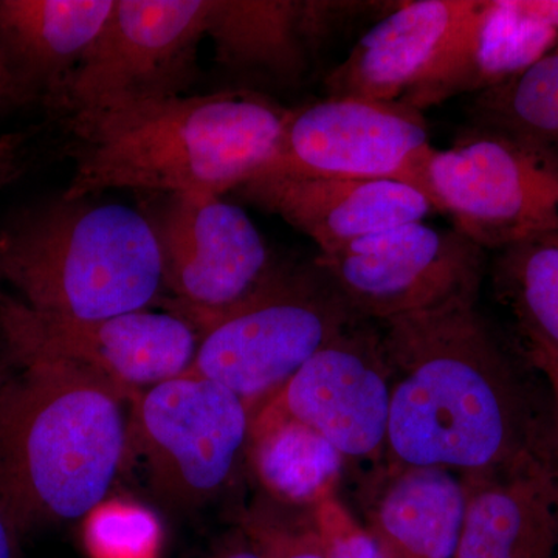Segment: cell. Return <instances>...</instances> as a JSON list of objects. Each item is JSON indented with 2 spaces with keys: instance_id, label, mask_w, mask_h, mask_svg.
<instances>
[{
  "instance_id": "obj_1",
  "label": "cell",
  "mask_w": 558,
  "mask_h": 558,
  "mask_svg": "<svg viewBox=\"0 0 558 558\" xmlns=\"http://www.w3.org/2000/svg\"><path fill=\"white\" fill-rule=\"evenodd\" d=\"M391 381L385 469L432 468L462 481L558 469V425L529 373L459 296L379 323Z\"/></svg>"
},
{
  "instance_id": "obj_2",
  "label": "cell",
  "mask_w": 558,
  "mask_h": 558,
  "mask_svg": "<svg viewBox=\"0 0 558 558\" xmlns=\"http://www.w3.org/2000/svg\"><path fill=\"white\" fill-rule=\"evenodd\" d=\"M289 113L247 89L75 110L61 117L75 163L62 197L117 189L223 196L263 170Z\"/></svg>"
},
{
  "instance_id": "obj_3",
  "label": "cell",
  "mask_w": 558,
  "mask_h": 558,
  "mask_svg": "<svg viewBox=\"0 0 558 558\" xmlns=\"http://www.w3.org/2000/svg\"><path fill=\"white\" fill-rule=\"evenodd\" d=\"M131 400L60 365L0 385V502L21 534L89 515L128 468Z\"/></svg>"
},
{
  "instance_id": "obj_4",
  "label": "cell",
  "mask_w": 558,
  "mask_h": 558,
  "mask_svg": "<svg viewBox=\"0 0 558 558\" xmlns=\"http://www.w3.org/2000/svg\"><path fill=\"white\" fill-rule=\"evenodd\" d=\"M2 282L47 317H116L167 299L159 245L142 209L89 197L61 196L3 226Z\"/></svg>"
},
{
  "instance_id": "obj_5",
  "label": "cell",
  "mask_w": 558,
  "mask_h": 558,
  "mask_svg": "<svg viewBox=\"0 0 558 558\" xmlns=\"http://www.w3.org/2000/svg\"><path fill=\"white\" fill-rule=\"evenodd\" d=\"M359 319L317 264H282L252 299L197 328L186 374L229 388L253 414Z\"/></svg>"
},
{
  "instance_id": "obj_6",
  "label": "cell",
  "mask_w": 558,
  "mask_h": 558,
  "mask_svg": "<svg viewBox=\"0 0 558 558\" xmlns=\"http://www.w3.org/2000/svg\"><path fill=\"white\" fill-rule=\"evenodd\" d=\"M250 433L244 400L218 381L183 374L131 400L128 462H142L161 505L199 509L236 483Z\"/></svg>"
},
{
  "instance_id": "obj_7",
  "label": "cell",
  "mask_w": 558,
  "mask_h": 558,
  "mask_svg": "<svg viewBox=\"0 0 558 558\" xmlns=\"http://www.w3.org/2000/svg\"><path fill=\"white\" fill-rule=\"evenodd\" d=\"M417 190L481 248L558 236V149L473 128L429 153Z\"/></svg>"
},
{
  "instance_id": "obj_8",
  "label": "cell",
  "mask_w": 558,
  "mask_h": 558,
  "mask_svg": "<svg viewBox=\"0 0 558 558\" xmlns=\"http://www.w3.org/2000/svg\"><path fill=\"white\" fill-rule=\"evenodd\" d=\"M199 332L168 311L105 318L35 314L0 288V352L13 368L60 365L102 380L128 399L189 373Z\"/></svg>"
},
{
  "instance_id": "obj_9",
  "label": "cell",
  "mask_w": 558,
  "mask_h": 558,
  "mask_svg": "<svg viewBox=\"0 0 558 558\" xmlns=\"http://www.w3.org/2000/svg\"><path fill=\"white\" fill-rule=\"evenodd\" d=\"M142 209L156 234L172 312L197 330L240 306L278 274L258 227L238 205L215 194H150Z\"/></svg>"
},
{
  "instance_id": "obj_10",
  "label": "cell",
  "mask_w": 558,
  "mask_h": 558,
  "mask_svg": "<svg viewBox=\"0 0 558 558\" xmlns=\"http://www.w3.org/2000/svg\"><path fill=\"white\" fill-rule=\"evenodd\" d=\"M211 0H116L100 35L60 89L44 98L64 117L105 102L182 97L199 78Z\"/></svg>"
},
{
  "instance_id": "obj_11",
  "label": "cell",
  "mask_w": 558,
  "mask_h": 558,
  "mask_svg": "<svg viewBox=\"0 0 558 558\" xmlns=\"http://www.w3.org/2000/svg\"><path fill=\"white\" fill-rule=\"evenodd\" d=\"M314 263L360 318L380 323L478 296L486 250L457 229L416 220L318 253Z\"/></svg>"
},
{
  "instance_id": "obj_12",
  "label": "cell",
  "mask_w": 558,
  "mask_h": 558,
  "mask_svg": "<svg viewBox=\"0 0 558 558\" xmlns=\"http://www.w3.org/2000/svg\"><path fill=\"white\" fill-rule=\"evenodd\" d=\"M432 150L422 110L400 100L328 97L290 109L274 156L255 178L398 180L417 190Z\"/></svg>"
},
{
  "instance_id": "obj_13",
  "label": "cell",
  "mask_w": 558,
  "mask_h": 558,
  "mask_svg": "<svg viewBox=\"0 0 558 558\" xmlns=\"http://www.w3.org/2000/svg\"><path fill=\"white\" fill-rule=\"evenodd\" d=\"M260 407L307 425L344 461L385 462L391 381L380 328L359 319Z\"/></svg>"
},
{
  "instance_id": "obj_14",
  "label": "cell",
  "mask_w": 558,
  "mask_h": 558,
  "mask_svg": "<svg viewBox=\"0 0 558 558\" xmlns=\"http://www.w3.org/2000/svg\"><path fill=\"white\" fill-rule=\"evenodd\" d=\"M233 193L306 234L319 253L436 211L425 194L398 180L258 175Z\"/></svg>"
},
{
  "instance_id": "obj_15",
  "label": "cell",
  "mask_w": 558,
  "mask_h": 558,
  "mask_svg": "<svg viewBox=\"0 0 558 558\" xmlns=\"http://www.w3.org/2000/svg\"><path fill=\"white\" fill-rule=\"evenodd\" d=\"M369 7L373 3L211 0L205 35L223 68L295 83L323 40Z\"/></svg>"
},
{
  "instance_id": "obj_16",
  "label": "cell",
  "mask_w": 558,
  "mask_h": 558,
  "mask_svg": "<svg viewBox=\"0 0 558 558\" xmlns=\"http://www.w3.org/2000/svg\"><path fill=\"white\" fill-rule=\"evenodd\" d=\"M558 46V33L521 0H478L403 102L424 112L465 94H483L520 75Z\"/></svg>"
},
{
  "instance_id": "obj_17",
  "label": "cell",
  "mask_w": 558,
  "mask_h": 558,
  "mask_svg": "<svg viewBox=\"0 0 558 558\" xmlns=\"http://www.w3.org/2000/svg\"><path fill=\"white\" fill-rule=\"evenodd\" d=\"M478 0H411L366 32L326 76L330 98L399 101L428 72Z\"/></svg>"
},
{
  "instance_id": "obj_18",
  "label": "cell",
  "mask_w": 558,
  "mask_h": 558,
  "mask_svg": "<svg viewBox=\"0 0 558 558\" xmlns=\"http://www.w3.org/2000/svg\"><path fill=\"white\" fill-rule=\"evenodd\" d=\"M464 524L453 558H554L558 469L464 481Z\"/></svg>"
},
{
  "instance_id": "obj_19",
  "label": "cell",
  "mask_w": 558,
  "mask_h": 558,
  "mask_svg": "<svg viewBox=\"0 0 558 558\" xmlns=\"http://www.w3.org/2000/svg\"><path fill=\"white\" fill-rule=\"evenodd\" d=\"M368 529L384 558H453L464 524V481L442 469L387 470L377 478Z\"/></svg>"
},
{
  "instance_id": "obj_20",
  "label": "cell",
  "mask_w": 558,
  "mask_h": 558,
  "mask_svg": "<svg viewBox=\"0 0 558 558\" xmlns=\"http://www.w3.org/2000/svg\"><path fill=\"white\" fill-rule=\"evenodd\" d=\"M116 0H0V51L33 97L69 78Z\"/></svg>"
},
{
  "instance_id": "obj_21",
  "label": "cell",
  "mask_w": 558,
  "mask_h": 558,
  "mask_svg": "<svg viewBox=\"0 0 558 558\" xmlns=\"http://www.w3.org/2000/svg\"><path fill=\"white\" fill-rule=\"evenodd\" d=\"M490 274L513 351L534 373H545L558 363V236L498 250Z\"/></svg>"
},
{
  "instance_id": "obj_22",
  "label": "cell",
  "mask_w": 558,
  "mask_h": 558,
  "mask_svg": "<svg viewBox=\"0 0 558 558\" xmlns=\"http://www.w3.org/2000/svg\"><path fill=\"white\" fill-rule=\"evenodd\" d=\"M248 461L271 497L307 510L337 494L347 462L317 432L269 407L252 414Z\"/></svg>"
},
{
  "instance_id": "obj_23",
  "label": "cell",
  "mask_w": 558,
  "mask_h": 558,
  "mask_svg": "<svg viewBox=\"0 0 558 558\" xmlns=\"http://www.w3.org/2000/svg\"><path fill=\"white\" fill-rule=\"evenodd\" d=\"M476 128L558 149V46L512 80L476 95Z\"/></svg>"
},
{
  "instance_id": "obj_24",
  "label": "cell",
  "mask_w": 558,
  "mask_h": 558,
  "mask_svg": "<svg viewBox=\"0 0 558 558\" xmlns=\"http://www.w3.org/2000/svg\"><path fill=\"white\" fill-rule=\"evenodd\" d=\"M242 531L264 558H328L311 519L288 520L270 508H253L242 521Z\"/></svg>"
},
{
  "instance_id": "obj_25",
  "label": "cell",
  "mask_w": 558,
  "mask_h": 558,
  "mask_svg": "<svg viewBox=\"0 0 558 558\" xmlns=\"http://www.w3.org/2000/svg\"><path fill=\"white\" fill-rule=\"evenodd\" d=\"M312 526L328 558H384L373 535L332 494L310 509Z\"/></svg>"
},
{
  "instance_id": "obj_26",
  "label": "cell",
  "mask_w": 558,
  "mask_h": 558,
  "mask_svg": "<svg viewBox=\"0 0 558 558\" xmlns=\"http://www.w3.org/2000/svg\"><path fill=\"white\" fill-rule=\"evenodd\" d=\"M25 134H0V186L20 178L24 168Z\"/></svg>"
},
{
  "instance_id": "obj_27",
  "label": "cell",
  "mask_w": 558,
  "mask_h": 558,
  "mask_svg": "<svg viewBox=\"0 0 558 558\" xmlns=\"http://www.w3.org/2000/svg\"><path fill=\"white\" fill-rule=\"evenodd\" d=\"M32 98H35L32 92L21 83L0 51V105H24Z\"/></svg>"
},
{
  "instance_id": "obj_28",
  "label": "cell",
  "mask_w": 558,
  "mask_h": 558,
  "mask_svg": "<svg viewBox=\"0 0 558 558\" xmlns=\"http://www.w3.org/2000/svg\"><path fill=\"white\" fill-rule=\"evenodd\" d=\"M21 531L0 502V558H20Z\"/></svg>"
},
{
  "instance_id": "obj_29",
  "label": "cell",
  "mask_w": 558,
  "mask_h": 558,
  "mask_svg": "<svg viewBox=\"0 0 558 558\" xmlns=\"http://www.w3.org/2000/svg\"><path fill=\"white\" fill-rule=\"evenodd\" d=\"M213 558H264L255 543L244 531L238 532L222 549Z\"/></svg>"
},
{
  "instance_id": "obj_30",
  "label": "cell",
  "mask_w": 558,
  "mask_h": 558,
  "mask_svg": "<svg viewBox=\"0 0 558 558\" xmlns=\"http://www.w3.org/2000/svg\"><path fill=\"white\" fill-rule=\"evenodd\" d=\"M542 376L545 377L546 381H548L558 425V363H556V365L549 366V368L546 369Z\"/></svg>"
},
{
  "instance_id": "obj_31",
  "label": "cell",
  "mask_w": 558,
  "mask_h": 558,
  "mask_svg": "<svg viewBox=\"0 0 558 558\" xmlns=\"http://www.w3.org/2000/svg\"><path fill=\"white\" fill-rule=\"evenodd\" d=\"M14 369L16 368H13L9 360L5 359V355H3L2 352H0V385H2L3 381L9 379L11 374L14 373Z\"/></svg>"
}]
</instances>
